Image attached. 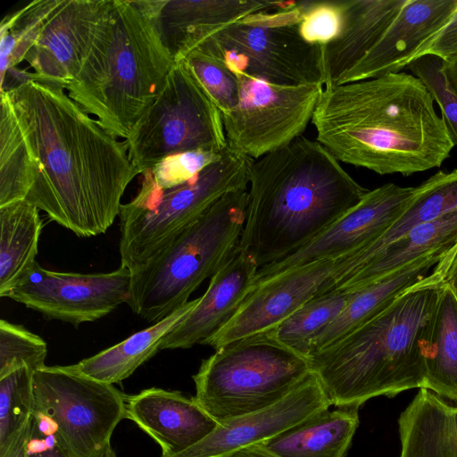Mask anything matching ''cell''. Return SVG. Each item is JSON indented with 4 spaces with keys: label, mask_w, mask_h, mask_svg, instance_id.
<instances>
[{
    "label": "cell",
    "mask_w": 457,
    "mask_h": 457,
    "mask_svg": "<svg viewBox=\"0 0 457 457\" xmlns=\"http://www.w3.org/2000/svg\"><path fill=\"white\" fill-rule=\"evenodd\" d=\"M29 154L27 200L79 237L105 233L139 175L124 141L72 100L63 86L37 77L5 91Z\"/></svg>",
    "instance_id": "obj_1"
},
{
    "label": "cell",
    "mask_w": 457,
    "mask_h": 457,
    "mask_svg": "<svg viewBox=\"0 0 457 457\" xmlns=\"http://www.w3.org/2000/svg\"><path fill=\"white\" fill-rule=\"evenodd\" d=\"M312 123L339 162L379 175L438 168L455 145L426 85L403 71L324 87Z\"/></svg>",
    "instance_id": "obj_2"
},
{
    "label": "cell",
    "mask_w": 457,
    "mask_h": 457,
    "mask_svg": "<svg viewBox=\"0 0 457 457\" xmlns=\"http://www.w3.org/2000/svg\"><path fill=\"white\" fill-rule=\"evenodd\" d=\"M238 248L259 268L312 241L370 191L319 141L300 137L253 160Z\"/></svg>",
    "instance_id": "obj_3"
},
{
    "label": "cell",
    "mask_w": 457,
    "mask_h": 457,
    "mask_svg": "<svg viewBox=\"0 0 457 457\" xmlns=\"http://www.w3.org/2000/svg\"><path fill=\"white\" fill-rule=\"evenodd\" d=\"M443 278L433 271L353 333L309 357L331 405L357 407L424 385V353Z\"/></svg>",
    "instance_id": "obj_4"
},
{
    "label": "cell",
    "mask_w": 457,
    "mask_h": 457,
    "mask_svg": "<svg viewBox=\"0 0 457 457\" xmlns=\"http://www.w3.org/2000/svg\"><path fill=\"white\" fill-rule=\"evenodd\" d=\"M176 61L147 0H112L69 96L116 137L129 138Z\"/></svg>",
    "instance_id": "obj_5"
},
{
    "label": "cell",
    "mask_w": 457,
    "mask_h": 457,
    "mask_svg": "<svg viewBox=\"0 0 457 457\" xmlns=\"http://www.w3.org/2000/svg\"><path fill=\"white\" fill-rule=\"evenodd\" d=\"M248 188L220 198L146 267L131 273L127 304L147 322H156L189 300L238 248Z\"/></svg>",
    "instance_id": "obj_6"
},
{
    "label": "cell",
    "mask_w": 457,
    "mask_h": 457,
    "mask_svg": "<svg viewBox=\"0 0 457 457\" xmlns=\"http://www.w3.org/2000/svg\"><path fill=\"white\" fill-rule=\"evenodd\" d=\"M253 159L227 146L223 156L192 180L159 187L144 171L136 195L119 213L120 266L143 270L225 195L247 189Z\"/></svg>",
    "instance_id": "obj_7"
},
{
    "label": "cell",
    "mask_w": 457,
    "mask_h": 457,
    "mask_svg": "<svg viewBox=\"0 0 457 457\" xmlns=\"http://www.w3.org/2000/svg\"><path fill=\"white\" fill-rule=\"evenodd\" d=\"M312 373L309 359L270 332L215 349L193 376L194 400L218 422L268 408Z\"/></svg>",
    "instance_id": "obj_8"
},
{
    "label": "cell",
    "mask_w": 457,
    "mask_h": 457,
    "mask_svg": "<svg viewBox=\"0 0 457 457\" xmlns=\"http://www.w3.org/2000/svg\"><path fill=\"white\" fill-rule=\"evenodd\" d=\"M305 4L289 1L279 9L250 14L197 46L221 59L231 71L270 83L324 86V46L307 43L298 29Z\"/></svg>",
    "instance_id": "obj_9"
},
{
    "label": "cell",
    "mask_w": 457,
    "mask_h": 457,
    "mask_svg": "<svg viewBox=\"0 0 457 457\" xmlns=\"http://www.w3.org/2000/svg\"><path fill=\"white\" fill-rule=\"evenodd\" d=\"M112 0H35L7 15L3 29L13 52L38 77L65 86L79 71Z\"/></svg>",
    "instance_id": "obj_10"
},
{
    "label": "cell",
    "mask_w": 457,
    "mask_h": 457,
    "mask_svg": "<svg viewBox=\"0 0 457 457\" xmlns=\"http://www.w3.org/2000/svg\"><path fill=\"white\" fill-rule=\"evenodd\" d=\"M124 142L139 175L170 154L228 146L222 114L184 59Z\"/></svg>",
    "instance_id": "obj_11"
},
{
    "label": "cell",
    "mask_w": 457,
    "mask_h": 457,
    "mask_svg": "<svg viewBox=\"0 0 457 457\" xmlns=\"http://www.w3.org/2000/svg\"><path fill=\"white\" fill-rule=\"evenodd\" d=\"M127 396L73 365L45 366L33 374V412L54 424L73 457H100L117 425L127 419Z\"/></svg>",
    "instance_id": "obj_12"
},
{
    "label": "cell",
    "mask_w": 457,
    "mask_h": 457,
    "mask_svg": "<svg viewBox=\"0 0 457 457\" xmlns=\"http://www.w3.org/2000/svg\"><path fill=\"white\" fill-rule=\"evenodd\" d=\"M232 71L240 93L237 105L222 114L228 148L256 160L302 137L324 86L278 85Z\"/></svg>",
    "instance_id": "obj_13"
},
{
    "label": "cell",
    "mask_w": 457,
    "mask_h": 457,
    "mask_svg": "<svg viewBox=\"0 0 457 457\" xmlns=\"http://www.w3.org/2000/svg\"><path fill=\"white\" fill-rule=\"evenodd\" d=\"M131 275L122 266L111 272L76 273L50 270L37 262L3 297L39 312L46 319L78 327L102 319L126 303Z\"/></svg>",
    "instance_id": "obj_14"
},
{
    "label": "cell",
    "mask_w": 457,
    "mask_h": 457,
    "mask_svg": "<svg viewBox=\"0 0 457 457\" xmlns=\"http://www.w3.org/2000/svg\"><path fill=\"white\" fill-rule=\"evenodd\" d=\"M416 187L386 183L370 190L361 201L320 236L288 256L258 269L253 286L285 271L324 260H337L379 237L408 206Z\"/></svg>",
    "instance_id": "obj_15"
},
{
    "label": "cell",
    "mask_w": 457,
    "mask_h": 457,
    "mask_svg": "<svg viewBox=\"0 0 457 457\" xmlns=\"http://www.w3.org/2000/svg\"><path fill=\"white\" fill-rule=\"evenodd\" d=\"M338 259L298 267L252 287L231 319L203 345L217 349L268 332L313 297L333 289Z\"/></svg>",
    "instance_id": "obj_16"
},
{
    "label": "cell",
    "mask_w": 457,
    "mask_h": 457,
    "mask_svg": "<svg viewBox=\"0 0 457 457\" xmlns=\"http://www.w3.org/2000/svg\"><path fill=\"white\" fill-rule=\"evenodd\" d=\"M331 406L312 372L292 393L263 410L219 421L214 430L191 448L170 457H227L262 444Z\"/></svg>",
    "instance_id": "obj_17"
},
{
    "label": "cell",
    "mask_w": 457,
    "mask_h": 457,
    "mask_svg": "<svg viewBox=\"0 0 457 457\" xmlns=\"http://www.w3.org/2000/svg\"><path fill=\"white\" fill-rule=\"evenodd\" d=\"M457 0H406L378 42L339 85L400 72L445 26Z\"/></svg>",
    "instance_id": "obj_18"
},
{
    "label": "cell",
    "mask_w": 457,
    "mask_h": 457,
    "mask_svg": "<svg viewBox=\"0 0 457 457\" xmlns=\"http://www.w3.org/2000/svg\"><path fill=\"white\" fill-rule=\"evenodd\" d=\"M162 39L175 61L201 42L258 12L276 10L289 2L268 0H147Z\"/></svg>",
    "instance_id": "obj_19"
},
{
    "label": "cell",
    "mask_w": 457,
    "mask_h": 457,
    "mask_svg": "<svg viewBox=\"0 0 457 457\" xmlns=\"http://www.w3.org/2000/svg\"><path fill=\"white\" fill-rule=\"evenodd\" d=\"M126 412L127 419L160 445L162 457L173 456L191 448L218 425L193 397L157 387L127 396Z\"/></svg>",
    "instance_id": "obj_20"
},
{
    "label": "cell",
    "mask_w": 457,
    "mask_h": 457,
    "mask_svg": "<svg viewBox=\"0 0 457 457\" xmlns=\"http://www.w3.org/2000/svg\"><path fill=\"white\" fill-rule=\"evenodd\" d=\"M258 269L253 258L237 248L211 278L196 305L165 337L161 350L203 345L235 314L252 289Z\"/></svg>",
    "instance_id": "obj_21"
},
{
    "label": "cell",
    "mask_w": 457,
    "mask_h": 457,
    "mask_svg": "<svg viewBox=\"0 0 457 457\" xmlns=\"http://www.w3.org/2000/svg\"><path fill=\"white\" fill-rule=\"evenodd\" d=\"M448 252L432 251L373 283L351 290L342 312L312 340L308 359L377 316L403 292L428 276Z\"/></svg>",
    "instance_id": "obj_22"
},
{
    "label": "cell",
    "mask_w": 457,
    "mask_h": 457,
    "mask_svg": "<svg viewBox=\"0 0 457 457\" xmlns=\"http://www.w3.org/2000/svg\"><path fill=\"white\" fill-rule=\"evenodd\" d=\"M406 0L344 1L339 35L324 46L325 85L341 79L371 49L398 14Z\"/></svg>",
    "instance_id": "obj_23"
},
{
    "label": "cell",
    "mask_w": 457,
    "mask_h": 457,
    "mask_svg": "<svg viewBox=\"0 0 457 457\" xmlns=\"http://www.w3.org/2000/svg\"><path fill=\"white\" fill-rule=\"evenodd\" d=\"M457 209V169L438 171L420 186L403 212L377 239L342 256L334 288L366 264L388 244L416 226L436 220Z\"/></svg>",
    "instance_id": "obj_24"
},
{
    "label": "cell",
    "mask_w": 457,
    "mask_h": 457,
    "mask_svg": "<svg viewBox=\"0 0 457 457\" xmlns=\"http://www.w3.org/2000/svg\"><path fill=\"white\" fill-rule=\"evenodd\" d=\"M400 457H457V406L420 388L399 420Z\"/></svg>",
    "instance_id": "obj_25"
},
{
    "label": "cell",
    "mask_w": 457,
    "mask_h": 457,
    "mask_svg": "<svg viewBox=\"0 0 457 457\" xmlns=\"http://www.w3.org/2000/svg\"><path fill=\"white\" fill-rule=\"evenodd\" d=\"M358 409L328 408L259 445L278 457H345L359 425Z\"/></svg>",
    "instance_id": "obj_26"
},
{
    "label": "cell",
    "mask_w": 457,
    "mask_h": 457,
    "mask_svg": "<svg viewBox=\"0 0 457 457\" xmlns=\"http://www.w3.org/2000/svg\"><path fill=\"white\" fill-rule=\"evenodd\" d=\"M198 300L199 297L188 301L153 325L95 355L72 364L73 367L82 374L98 381L112 385L120 383L161 351L165 337L196 305Z\"/></svg>",
    "instance_id": "obj_27"
},
{
    "label": "cell",
    "mask_w": 457,
    "mask_h": 457,
    "mask_svg": "<svg viewBox=\"0 0 457 457\" xmlns=\"http://www.w3.org/2000/svg\"><path fill=\"white\" fill-rule=\"evenodd\" d=\"M457 245V209L419 225L388 244L336 288L356 290L373 283L419 257ZM335 289V288H334Z\"/></svg>",
    "instance_id": "obj_28"
},
{
    "label": "cell",
    "mask_w": 457,
    "mask_h": 457,
    "mask_svg": "<svg viewBox=\"0 0 457 457\" xmlns=\"http://www.w3.org/2000/svg\"><path fill=\"white\" fill-rule=\"evenodd\" d=\"M39 209L27 199L0 207V296L36 264L43 228Z\"/></svg>",
    "instance_id": "obj_29"
},
{
    "label": "cell",
    "mask_w": 457,
    "mask_h": 457,
    "mask_svg": "<svg viewBox=\"0 0 457 457\" xmlns=\"http://www.w3.org/2000/svg\"><path fill=\"white\" fill-rule=\"evenodd\" d=\"M427 388L457 403V290L442 284L424 353Z\"/></svg>",
    "instance_id": "obj_30"
},
{
    "label": "cell",
    "mask_w": 457,
    "mask_h": 457,
    "mask_svg": "<svg viewBox=\"0 0 457 457\" xmlns=\"http://www.w3.org/2000/svg\"><path fill=\"white\" fill-rule=\"evenodd\" d=\"M351 295L352 291L345 288L319 295L268 332L308 358L312 340L342 312Z\"/></svg>",
    "instance_id": "obj_31"
},
{
    "label": "cell",
    "mask_w": 457,
    "mask_h": 457,
    "mask_svg": "<svg viewBox=\"0 0 457 457\" xmlns=\"http://www.w3.org/2000/svg\"><path fill=\"white\" fill-rule=\"evenodd\" d=\"M32 185L29 154L5 91H1L0 207L27 198Z\"/></svg>",
    "instance_id": "obj_32"
},
{
    "label": "cell",
    "mask_w": 457,
    "mask_h": 457,
    "mask_svg": "<svg viewBox=\"0 0 457 457\" xmlns=\"http://www.w3.org/2000/svg\"><path fill=\"white\" fill-rule=\"evenodd\" d=\"M33 374L22 367L0 378V457L33 415Z\"/></svg>",
    "instance_id": "obj_33"
},
{
    "label": "cell",
    "mask_w": 457,
    "mask_h": 457,
    "mask_svg": "<svg viewBox=\"0 0 457 457\" xmlns=\"http://www.w3.org/2000/svg\"><path fill=\"white\" fill-rule=\"evenodd\" d=\"M184 60L221 114L230 112L237 105L240 93L239 80L221 59L197 46Z\"/></svg>",
    "instance_id": "obj_34"
},
{
    "label": "cell",
    "mask_w": 457,
    "mask_h": 457,
    "mask_svg": "<svg viewBox=\"0 0 457 457\" xmlns=\"http://www.w3.org/2000/svg\"><path fill=\"white\" fill-rule=\"evenodd\" d=\"M46 342L21 325L0 320V378L28 367L33 372L46 366Z\"/></svg>",
    "instance_id": "obj_35"
},
{
    "label": "cell",
    "mask_w": 457,
    "mask_h": 457,
    "mask_svg": "<svg viewBox=\"0 0 457 457\" xmlns=\"http://www.w3.org/2000/svg\"><path fill=\"white\" fill-rule=\"evenodd\" d=\"M406 69L426 85L457 145V96L447 80L445 62L434 55H424L413 60Z\"/></svg>",
    "instance_id": "obj_36"
},
{
    "label": "cell",
    "mask_w": 457,
    "mask_h": 457,
    "mask_svg": "<svg viewBox=\"0 0 457 457\" xmlns=\"http://www.w3.org/2000/svg\"><path fill=\"white\" fill-rule=\"evenodd\" d=\"M225 152L195 150L168 155L145 171L161 188H170L195 179L203 170L219 161ZM143 173V172H142Z\"/></svg>",
    "instance_id": "obj_37"
},
{
    "label": "cell",
    "mask_w": 457,
    "mask_h": 457,
    "mask_svg": "<svg viewBox=\"0 0 457 457\" xmlns=\"http://www.w3.org/2000/svg\"><path fill=\"white\" fill-rule=\"evenodd\" d=\"M343 18L344 1L306 2L299 33L307 43L325 46L339 35Z\"/></svg>",
    "instance_id": "obj_38"
},
{
    "label": "cell",
    "mask_w": 457,
    "mask_h": 457,
    "mask_svg": "<svg viewBox=\"0 0 457 457\" xmlns=\"http://www.w3.org/2000/svg\"><path fill=\"white\" fill-rule=\"evenodd\" d=\"M27 457H73L59 439L54 424L33 412L30 420Z\"/></svg>",
    "instance_id": "obj_39"
},
{
    "label": "cell",
    "mask_w": 457,
    "mask_h": 457,
    "mask_svg": "<svg viewBox=\"0 0 457 457\" xmlns=\"http://www.w3.org/2000/svg\"><path fill=\"white\" fill-rule=\"evenodd\" d=\"M434 55L445 62L457 60V8L445 26L414 57Z\"/></svg>",
    "instance_id": "obj_40"
},
{
    "label": "cell",
    "mask_w": 457,
    "mask_h": 457,
    "mask_svg": "<svg viewBox=\"0 0 457 457\" xmlns=\"http://www.w3.org/2000/svg\"><path fill=\"white\" fill-rule=\"evenodd\" d=\"M433 273L457 290V245L442 258L433 270Z\"/></svg>",
    "instance_id": "obj_41"
},
{
    "label": "cell",
    "mask_w": 457,
    "mask_h": 457,
    "mask_svg": "<svg viewBox=\"0 0 457 457\" xmlns=\"http://www.w3.org/2000/svg\"><path fill=\"white\" fill-rule=\"evenodd\" d=\"M30 421L14 439L6 453L1 457H27Z\"/></svg>",
    "instance_id": "obj_42"
},
{
    "label": "cell",
    "mask_w": 457,
    "mask_h": 457,
    "mask_svg": "<svg viewBox=\"0 0 457 457\" xmlns=\"http://www.w3.org/2000/svg\"><path fill=\"white\" fill-rule=\"evenodd\" d=\"M227 457H278L264 447H262L261 445H253L251 446H248L246 448H244L242 450H239L237 452H235Z\"/></svg>",
    "instance_id": "obj_43"
},
{
    "label": "cell",
    "mask_w": 457,
    "mask_h": 457,
    "mask_svg": "<svg viewBox=\"0 0 457 457\" xmlns=\"http://www.w3.org/2000/svg\"><path fill=\"white\" fill-rule=\"evenodd\" d=\"M445 72L449 84L457 96V60L445 62Z\"/></svg>",
    "instance_id": "obj_44"
},
{
    "label": "cell",
    "mask_w": 457,
    "mask_h": 457,
    "mask_svg": "<svg viewBox=\"0 0 457 457\" xmlns=\"http://www.w3.org/2000/svg\"><path fill=\"white\" fill-rule=\"evenodd\" d=\"M100 457H117L114 450L112 449L111 444H109L105 449L104 450V452L102 453V454L100 455Z\"/></svg>",
    "instance_id": "obj_45"
}]
</instances>
